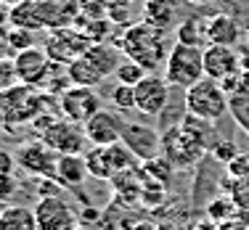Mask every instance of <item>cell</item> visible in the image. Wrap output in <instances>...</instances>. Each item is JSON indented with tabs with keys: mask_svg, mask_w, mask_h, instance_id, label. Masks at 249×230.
<instances>
[{
	"mask_svg": "<svg viewBox=\"0 0 249 230\" xmlns=\"http://www.w3.org/2000/svg\"><path fill=\"white\" fill-rule=\"evenodd\" d=\"M16 193H19V182H16V178H14V175H3V172H0V204L8 206L16 198Z\"/></svg>",
	"mask_w": 249,
	"mask_h": 230,
	"instance_id": "cell-32",
	"label": "cell"
},
{
	"mask_svg": "<svg viewBox=\"0 0 249 230\" xmlns=\"http://www.w3.org/2000/svg\"><path fill=\"white\" fill-rule=\"evenodd\" d=\"M0 230H40L35 209L24 204H8L0 212Z\"/></svg>",
	"mask_w": 249,
	"mask_h": 230,
	"instance_id": "cell-20",
	"label": "cell"
},
{
	"mask_svg": "<svg viewBox=\"0 0 249 230\" xmlns=\"http://www.w3.org/2000/svg\"><path fill=\"white\" fill-rule=\"evenodd\" d=\"M82 127H85L88 143H90V146H98V148H106V146H114V143H120V140H122L124 119L117 114V111L101 109L98 114H93Z\"/></svg>",
	"mask_w": 249,
	"mask_h": 230,
	"instance_id": "cell-13",
	"label": "cell"
},
{
	"mask_svg": "<svg viewBox=\"0 0 249 230\" xmlns=\"http://www.w3.org/2000/svg\"><path fill=\"white\" fill-rule=\"evenodd\" d=\"M16 85H21V82H19V74H16L14 61L11 58H0V93L14 90Z\"/></svg>",
	"mask_w": 249,
	"mask_h": 230,
	"instance_id": "cell-31",
	"label": "cell"
},
{
	"mask_svg": "<svg viewBox=\"0 0 249 230\" xmlns=\"http://www.w3.org/2000/svg\"><path fill=\"white\" fill-rule=\"evenodd\" d=\"M40 16H43L45 29H64L74 27L80 16V0H37Z\"/></svg>",
	"mask_w": 249,
	"mask_h": 230,
	"instance_id": "cell-16",
	"label": "cell"
},
{
	"mask_svg": "<svg viewBox=\"0 0 249 230\" xmlns=\"http://www.w3.org/2000/svg\"><path fill=\"white\" fill-rule=\"evenodd\" d=\"M241 34H244L241 24L225 11L207 16V43L210 45H231V48H236L241 43Z\"/></svg>",
	"mask_w": 249,
	"mask_h": 230,
	"instance_id": "cell-18",
	"label": "cell"
},
{
	"mask_svg": "<svg viewBox=\"0 0 249 230\" xmlns=\"http://www.w3.org/2000/svg\"><path fill=\"white\" fill-rule=\"evenodd\" d=\"M241 69L239 61V48L231 45H207L204 48V74L210 80H225Z\"/></svg>",
	"mask_w": 249,
	"mask_h": 230,
	"instance_id": "cell-15",
	"label": "cell"
},
{
	"mask_svg": "<svg viewBox=\"0 0 249 230\" xmlns=\"http://www.w3.org/2000/svg\"><path fill=\"white\" fill-rule=\"evenodd\" d=\"M186 3H191V5H215L217 0H186Z\"/></svg>",
	"mask_w": 249,
	"mask_h": 230,
	"instance_id": "cell-40",
	"label": "cell"
},
{
	"mask_svg": "<svg viewBox=\"0 0 249 230\" xmlns=\"http://www.w3.org/2000/svg\"><path fill=\"white\" fill-rule=\"evenodd\" d=\"M90 45L93 43L77 27H64V29H53L48 34V40H45V53L51 56V61L69 66V64L77 61Z\"/></svg>",
	"mask_w": 249,
	"mask_h": 230,
	"instance_id": "cell-7",
	"label": "cell"
},
{
	"mask_svg": "<svg viewBox=\"0 0 249 230\" xmlns=\"http://www.w3.org/2000/svg\"><path fill=\"white\" fill-rule=\"evenodd\" d=\"M8 27L29 29V32L45 29L43 16H40V8H37V0H21L19 5L8 8Z\"/></svg>",
	"mask_w": 249,
	"mask_h": 230,
	"instance_id": "cell-22",
	"label": "cell"
},
{
	"mask_svg": "<svg viewBox=\"0 0 249 230\" xmlns=\"http://www.w3.org/2000/svg\"><path fill=\"white\" fill-rule=\"evenodd\" d=\"M88 164L82 153H67V156H58L56 164V180L64 188H80L88 178Z\"/></svg>",
	"mask_w": 249,
	"mask_h": 230,
	"instance_id": "cell-19",
	"label": "cell"
},
{
	"mask_svg": "<svg viewBox=\"0 0 249 230\" xmlns=\"http://www.w3.org/2000/svg\"><path fill=\"white\" fill-rule=\"evenodd\" d=\"M122 143L135 153L138 162H149V159H157L162 153V132L157 127L146 125V122L124 119Z\"/></svg>",
	"mask_w": 249,
	"mask_h": 230,
	"instance_id": "cell-10",
	"label": "cell"
},
{
	"mask_svg": "<svg viewBox=\"0 0 249 230\" xmlns=\"http://www.w3.org/2000/svg\"><path fill=\"white\" fill-rule=\"evenodd\" d=\"M58 109L61 116L77 125H85L93 114L101 111V96L96 87H82V85H72L69 90H64L58 96Z\"/></svg>",
	"mask_w": 249,
	"mask_h": 230,
	"instance_id": "cell-6",
	"label": "cell"
},
{
	"mask_svg": "<svg viewBox=\"0 0 249 230\" xmlns=\"http://www.w3.org/2000/svg\"><path fill=\"white\" fill-rule=\"evenodd\" d=\"M231 116H233L236 125L249 135V93L231 96Z\"/></svg>",
	"mask_w": 249,
	"mask_h": 230,
	"instance_id": "cell-28",
	"label": "cell"
},
{
	"mask_svg": "<svg viewBox=\"0 0 249 230\" xmlns=\"http://www.w3.org/2000/svg\"><path fill=\"white\" fill-rule=\"evenodd\" d=\"M122 58L124 53L117 45H111L109 40L106 43H93L77 61H72L67 66L69 80H72V85L98 87L104 80L117 74V66L122 64Z\"/></svg>",
	"mask_w": 249,
	"mask_h": 230,
	"instance_id": "cell-2",
	"label": "cell"
},
{
	"mask_svg": "<svg viewBox=\"0 0 249 230\" xmlns=\"http://www.w3.org/2000/svg\"><path fill=\"white\" fill-rule=\"evenodd\" d=\"M175 43L207 48V16H183V21L175 29Z\"/></svg>",
	"mask_w": 249,
	"mask_h": 230,
	"instance_id": "cell-21",
	"label": "cell"
},
{
	"mask_svg": "<svg viewBox=\"0 0 249 230\" xmlns=\"http://www.w3.org/2000/svg\"><path fill=\"white\" fill-rule=\"evenodd\" d=\"M247 43H249V27H247Z\"/></svg>",
	"mask_w": 249,
	"mask_h": 230,
	"instance_id": "cell-42",
	"label": "cell"
},
{
	"mask_svg": "<svg viewBox=\"0 0 249 230\" xmlns=\"http://www.w3.org/2000/svg\"><path fill=\"white\" fill-rule=\"evenodd\" d=\"M210 153H212V159H215L217 164H223V167H228L231 162H233L236 156H239V146L233 143V140H220L217 138L215 143H212V148H210Z\"/></svg>",
	"mask_w": 249,
	"mask_h": 230,
	"instance_id": "cell-30",
	"label": "cell"
},
{
	"mask_svg": "<svg viewBox=\"0 0 249 230\" xmlns=\"http://www.w3.org/2000/svg\"><path fill=\"white\" fill-rule=\"evenodd\" d=\"M204 77V48L183 43H175L170 48V56L164 61V80L170 82V87L188 90Z\"/></svg>",
	"mask_w": 249,
	"mask_h": 230,
	"instance_id": "cell-3",
	"label": "cell"
},
{
	"mask_svg": "<svg viewBox=\"0 0 249 230\" xmlns=\"http://www.w3.org/2000/svg\"><path fill=\"white\" fill-rule=\"evenodd\" d=\"M170 103V82L157 72L146 74L135 85V111L143 116H162Z\"/></svg>",
	"mask_w": 249,
	"mask_h": 230,
	"instance_id": "cell-9",
	"label": "cell"
},
{
	"mask_svg": "<svg viewBox=\"0 0 249 230\" xmlns=\"http://www.w3.org/2000/svg\"><path fill=\"white\" fill-rule=\"evenodd\" d=\"M146 74H149V72H146V69L141 66V64H135L133 58L124 56V58H122V64L117 66V74H114V77H117V82H122V85H133V87H135Z\"/></svg>",
	"mask_w": 249,
	"mask_h": 230,
	"instance_id": "cell-26",
	"label": "cell"
},
{
	"mask_svg": "<svg viewBox=\"0 0 249 230\" xmlns=\"http://www.w3.org/2000/svg\"><path fill=\"white\" fill-rule=\"evenodd\" d=\"M225 169H228L231 178H244V175H249V153H239Z\"/></svg>",
	"mask_w": 249,
	"mask_h": 230,
	"instance_id": "cell-35",
	"label": "cell"
},
{
	"mask_svg": "<svg viewBox=\"0 0 249 230\" xmlns=\"http://www.w3.org/2000/svg\"><path fill=\"white\" fill-rule=\"evenodd\" d=\"M135 0H104V5L106 8H130Z\"/></svg>",
	"mask_w": 249,
	"mask_h": 230,
	"instance_id": "cell-38",
	"label": "cell"
},
{
	"mask_svg": "<svg viewBox=\"0 0 249 230\" xmlns=\"http://www.w3.org/2000/svg\"><path fill=\"white\" fill-rule=\"evenodd\" d=\"M48 148H53L58 156H67V153H85L88 146V135L85 127L77 125V122L69 119H53V125H48L43 135H40Z\"/></svg>",
	"mask_w": 249,
	"mask_h": 230,
	"instance_id": "cell-8",
	"label": "cell"
},
{
	"mask_svg": "<svg viewBox=\"0 0 249 230\" xmlns=\"http://www.w3.org/2000/svg\"><path fill=\"white\" fill-rule=\"evenodd\" d=\"M109 8L104 5V0H80V16L85 19H106Z\"/></svg>",
	"mask_w": 249,
	"mask_h": 230,
	"instance_id": "cell-33",
	"label": "cell"
},
{
	"mask_svg": "<svg viewBox=\"0 0 249 230\" xmlns=\"http://www.w3.org/2000/svg\"><path fill=\"white\" fill-rule=\"evenodd\" d=\"M21 0H0V5H5V8H14V5H19Z\"/></svg>",
	"mask_w": 249,
	"mask_h": 230,
	"instance_id": "cell-41",
	"label": "cell"
},
{
	"mask_svg": "<svg viewBox=\"0 0 249 230\" xmlns=\"http://www.w3.org/2000/svg\"><path fill=\"white\" fill-rule=\"evenodd\" d=\"M106 19H109L114 27H130V24H135V21H133V11H130V8H109Z\"/></svg>",
	"mask_w": 249,
	"mask_h": 230,
	"instance_id": "cell-34",
	"label": "cell"
},
{
	"mask_svg": "<svg viewBox=\"0 0 249 230\" xmlns=\"http://www.w3.org/2000/svg\"><path fill=\"white\" fill-rule=\"evenodd\" d=\"M114 45L127 58H133L135 64H141L149 74H154L157 69H162L164 61H167V56H170L167 32L149 24V21H135V24L124 27L122 37L117 40Z\"/></svg>",
	"mask_w": 249,
	"mask_h": 230,
	"instance_id": "cell-1",
	"label": "cell"
},
{
	"mask_svg": "<svg viewBox=\"0 0 249 230\" xmlns=\"http://www.w3.org/2000/svg\"><path fill=\"white\" fill-rule=\"evenodd\" d=\"M217 230H247V225H244V222H239V220H225V222L217 225Z\"/></svg>",
	"mask_w": 249,
	"mask_h": 230,
	"instance_id": "cell-37",
	"label": "cell"
},
{
	"mask_svg": "<svg viewBox=\"0 0 249 230\" xmlns=\"http://www.w3.org/2000/svg\"><path fill=\"white\" fill-rule=\"evenodd\" d=\"M14 66H16V74H19L21 85L43 87L48 74H51V69H53V61H51L48 53H45V48H29V50L16 53Z\"/></svg>",
	"mask_w": 249,
	"mask_h": 230,
	"instance_id": "cell-12",
	"label": "cell"
},
{
	"mask_svg": "<svg viewBox=\"0 0 249 230\" xmlns=\"http://www.w3.org/2000/svg\"><path fill=\"white\" fill-rule=\"evenodd\" d=\"M16 164H19V162H16V153L0 148V172H3V175H14Z\"/></svg>",
	"mask_w": 249,
	"mask_h": 230,
	"instance_id": "cell-36",
	"label": "cell"
},
{
	"mask_svg": "<svg viewBox=\"0 0 249 230\" xmlns=\"http://www.w3.org/2000/svg\"><path fill=\"white\" fill-rule=\"evenodd\" d=\"M5 37H8V48H11V53H21V50L35 48V32H29V29L8 27Z\"/></svg>",
	"mask_w": 249,
	"mask_h": 230,
	"instance_id": "cell-29",
	"label": "cell"
},
{
	"mask_svg": "<svg viewBox=\"0 0 249 230\" xmlns=\"http://www.w3.org/2000/svg\"><path fill=\"white\" fill-rule=\"evenodd\" d=\"M186 111L207 122H220L225 114H231V96L223 90L217 80L204 77L186 90Z\"/></svg>",
	"mask_w": 249,
	"mask_h": 230,
	"instance_id": "cell-4",
	"label": "cell"
},
{
	"mask_svg": "<svg viewBox=\"0 0 249 230\" xmlns=\"http://www.w3.org/2000/svg\"><path fill=\"white\" fill-rule=\"evenodd\" d=\"M111 103H114L117 111H135V87L133 85H122L117 82L114 90L109 93Z\"/></svg>",
	"mask_w": 249,
	"mask_h": 230,
	"instance_id": "cell-27",
	"label": "cell"
},
{
	"mask_svg": "<svg viewBox=\"0 0 249 230\" xmlns=\"http://www.w3.org/2000/svg\"><path fill=\"white\" fill-rule=\"evenodd\" d=\"M183 5L186 0H146L143 5V21L164 29H178V24L183 21Z\"/></svg>",
	"mask_w": 249,
	"mask_h": 230,
	"instance_id": "cell-17",
	"label": "cell"
},
{
	"mask_svg": "<svg viewBox=\"0 0 249 230\" xmlns=\"http://www.w3.org/2000/svg\"><path fill=\"white\" fill-rule=\"evenodd\" d=\"M11 53V48H8V37L5 34H0V58H5Z\"/></svg>",
	"mask_w": 249,
	"mask_h": 230,
	"instance_id": "cell-39",
	"label": "cell"
},
{
	"mask_svg": "<svg viewBox=\"0 0 249 230\" xmlns=\"http://www.w3.org/2000/svg\"><path fill=\"white\" fill-rule=\"evenodd\" d=\"M85 164H88V172H90V178H96V180H111V178H114V169H111V164H109L106 148L93 146V151L85 153Z\"/></svg>",
	"mask_w": 249,
	"mask_h": 230,
	"instance_id": "cell-24",
	"label": "cell"
},
{
	"mask_svg": "<svg viewBox=\"0 0 249 230\" xmlns=\"http://www.w3.org/2000/svg\"><path fill=\"white\" fill-rule=\"evenodd\" d=\"M35 217H37L40 230H77V225H80V214L61 196L40 198L35 204Z\"/></svg>",
	"mask_w": 249,
	"mask_h": 230,
	"instance_id": "cell-11",
	"label": "cell"
},
{
	"mask_svg": "<svg viewBox=\"0 0 249 230\" xmlns=\"http://www.w3.org/2000/svg\"><path fill=\"white\" fill-rule=\"evenodd\" d=\"M141 164H143V167H141V175H143L146 180H154V182H159V185H164V188L170 185V178H173L175 167L164 156L149 159V162H141Z\"/></svg>",
	"mask_w": 249,
	"mask_h": 230,
	"instance_id": "cell-23",
	"label": "cell"
},
{
	"mask_svg": "<svg viewBox=\"0 0 249 230\" xmlns=\"http://www.w3.org/2000/svg\"><path fill=\"white\" fill-rule=\"evenodd\" d=\"M204 153H207V148L196 138H191L180 125H170L162 132V156L175 169H191Z\"/></svg>",
	"mask_w": 249,
	"mask_h": 230,
	"instance_id": "cell-5",
	"label": "cell"
},
{
	"mask_svg": "<svg viewBox=\"0 0 249 230\" xmlns=\"http://www.w3.org/2000/svg\"><path fill=\"white\" fill-rule=\"evenodd\" d=\"M16 162H19L21 169H27L35 178H56L58 153L48 148L43 140H35V143H24L16 151Z\"/></svg>",
	"mask_w": 249,
	"mask_h": 230,
	"instance_id": "cell-14",
	"label": "cell"
},
{
	"mask_svg": "<svg viewBox=\"0 0 249 230\" xmlns=\"http://www.w3.org/2000/svg\"><path fill=\"white\" fill-rule=\"evenodd\" d=\"M233 209H239V206L233 204L231 196H217V198H212V201L207 204V217L220 225V222H225V220H233V214H236Z\"/></svg>",
	"mask_w": 249,
	"mask_h": 230,
	"instance_id": "cell-25",
	"label": "cell"
}]
</instances>
